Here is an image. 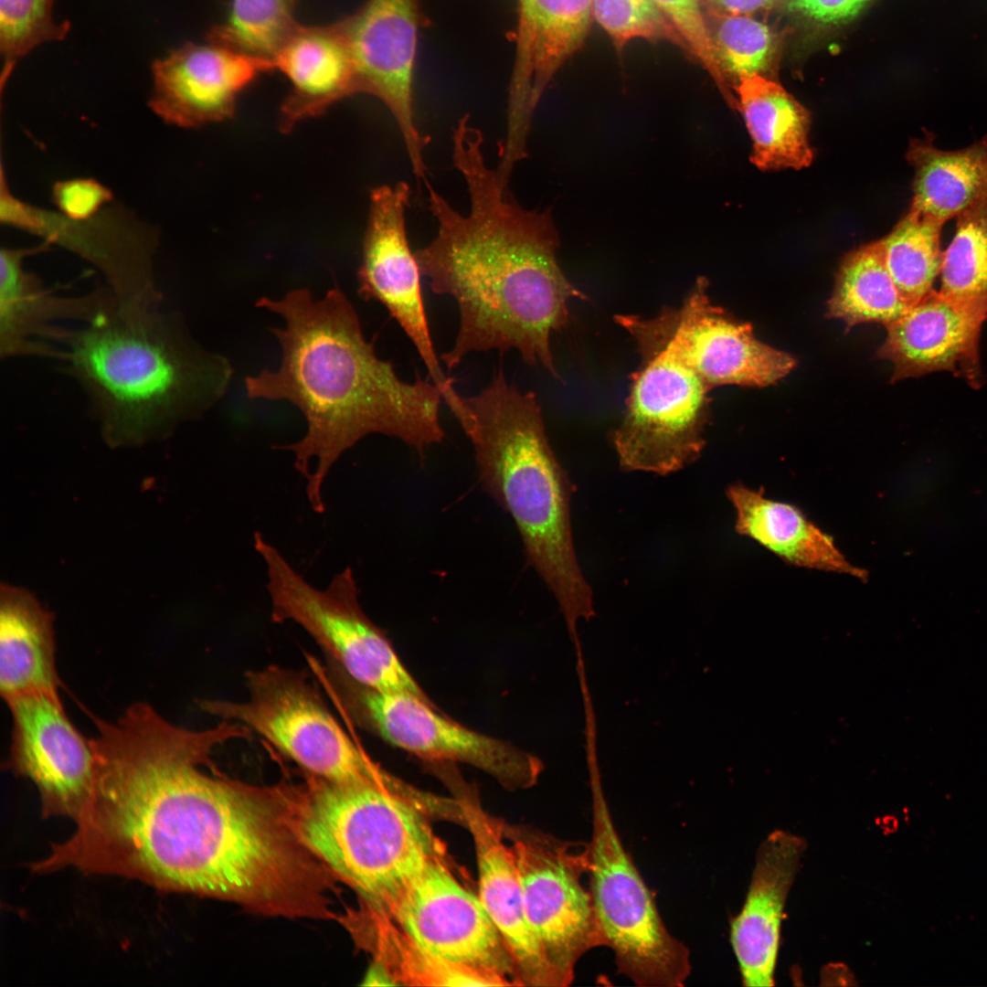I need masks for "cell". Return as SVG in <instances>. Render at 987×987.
Wrapping results in <instances>:
<instances>
[{
    "mask_svg": "<svg viewBox=\"0 0 987 987\" xmlns=\"http://www.w3.org/2000/svg\"><path fill=\"white\" fill-rule=\"evenodd\" d=\"M451 143L469 212H459L425 183L437 230L415 251L431 290L451 296L459 308L454 345L440 359L452 370L472 352L514 349L557 377L550 337L568 324V301L586 296L559 267L552 214L524 207L501 184L469 115L454 125Z\"/></svg>",
    "mask_w": 987,
    "mask_h": 987,
    "instance_id": "cell-1",
    "label": "cell"
},
{
    "mask_svg": "<svg viewBox=\"0 0 987 987\" xmlns=\"http://www.w3.org/2000/svg\"><path fill=\"white\" fill-rule=\"evenodd\" d=\"M256 305L284 320L283 327L270 329L281 359L277 370L246 377V393L251 399L286 400L303 414L304 436L279 449L293 452L314 512L324 511L323 487L333 465L364 437H395L420 452L443 440L440 389L432 381L400 379L366 341L338 287L318 300L299 288Z\"/></svg>",
    "mask_w": 987,
    "mask_h": 987,
    "instance_id": "cell-2",
    "label": "cell"
},
{
    "mask_svg": "<svg viewBox=\"0 0 987 987\" xmlns=\"http://www.w3.org/2000/svg\"><path fill=\"white\" fill-rule=\"evenodd\" d=\"M68 373L88 398L105 440L139 445L202 417L226 394L233 368L204 348L182 317L117 303L58 339Z\"/></svg>",
    "mask_w": 987,
    "mask_h": 987,
    "instance_id": "cell-3",
    "label": "cell"
},
{
    "mask_svg": "<svg viewBox=\"0 0 987 987\" xmlns=\"http://www.w3.org/2000/svg\"><path fill=\"white\" fill-rule=\"evenodd\" d=\"M480 483L515 522L526 562L554 595L570 636L596 616L593 591L574 547L570 503L574 487L546 432L533 392H523L502 370L465 398Z\"/></svg>",
    "mask_w": 987,
    "mask_h": 987,
    "instance_id": "cell-4",
    "label": "cell"
},
{
    "mask_svg": "<svg viewBox=\"0 0 987 987\" xmlns=\"http://www.w3.org/2000/svg\"><path fill=\"white\" fill-rule=\"evenodd\" d=\"M462 822L458 800L387 782H334L312 775L292 808L304 845L364 903L377 905L434 855L446 853L434 814Z\"/></svg>",
    "mask_w": 987,
    "mask_h": 987,
    "instance_id": "cell-5",
    "label": "cell"
},
{
    "mask_svg": "<svg viewBox=\"0 0 987 987\" xmlns=\"http://www.w3.org/2000/svg\"><path fill=\"white\" fill-rule=\"evenodd\" d=\"M592 799L589 891L599 926L618 971L637 986H683L688 948L667 929L654 899L625 850L604 795L597 753L586 756Z\"/></svg>",
    "mask_w": 987,
    "mask_h": 987,
    "instance_id": "cell-6",
    "label": "cell"
},
{
    "mask_svg": "<svg viewBox=\"0 0 987 987\" xmlns=\"http://www.w3.org/2000/svg\"><path fill=\"white\" fill-rule=\"evenodd\" d=\"M254 548L265 563L273 622L299 624L326 658L360 684L430 702L386 637L363 612L352 568L337 573L320 589L305 580L258 532Z\"/></svg>",
    "mask_w": 987,
    "mask_h": 987,
    "instance_id": "cell-7",
    "label": "cell"
},
{
    "mask_svg": "<svg viewBox=\"0 0 987 987\" xmlns=\"http://www.w3.org/2000/svg\"><path fill=\"white\" fill-rule=\"evenodd\" d=\"M245 678L248 701L205 700L200 708L256 731L309 775L334 782L396 779L354 743L306 672L269 665Z\"/></svg>",
    "mask_w": 987,
    "mask_h": 987,
    "instance_id": "cell-8",
    "label": "cell"
},
{
    "mask_svg": "<svg viewBox=\"0 0 987 987\" xmlns=\"http://www.w3.org/2000/svg\"><path fill=\"white\" fill-rule=\"evenodd\" d=\"M313 672L343 711L397 748L471 765L509 790L533 786L543 770L536 756L445 718L415 695L366 686L331 659L324 667L315 664Z\"/></svg>",
    "mask_w": 987,
    "mask_h": 987,
    "instance_id": "cell-9",
    "label": "cell"
},
{
    "mask_svg": "<svg viewBox=\"0 0 987 987\" xmlns=\"http://www.w3.org/2000/svg\"><path fill=\"white\" fill-rule=\"evenodd\" d=\"M699 278L679 306L652 317L617 315L642 355L667 352L692 368L712 389L721 385L762 387L786 377L795 359L760 341L749 324L712 304Z\"/></svg>",
    "mask_w": 987,
    "mask_h": 987,
    "instance_id": "cell-10",
    "label": "cell"
},
{
    "mask_svg": "<svg viewBox=\"0 0 987 987\" xmlns=\"http://www.w3.org/2000/svg\"><path fill=\"white\" fill-rule=\"evenodd\" d=\"M526 917L558 987L569 985L578 960L604 946L589 888V843L563 841L537 829L504 823Z\"/></svg>",
    "mask_w": 987,
    "mask_h": 987,
    "instance_id": "cell-11",
    "label": "cell"
},
{
    "mask_svg": "<svg viewBox=\"0 0 987 987\" xmlns=\"http://www.w3.org/2000/svg\"><path fill=\"white\" fill-rule=\"evenodd\" d=\"M641 356L612 440L623 471L667 475L701 455L711 388L667 352Z\"/></svg>",
    "mask_w": 987,
    "mask_h": 987,
    "instance_id": "cell-12",
    "label": "cell"
},
{
    "mask_svg": "<svg viewBox=\"0 0 987 987\" xmlns=\"http://www.w3.org/2000/svg\"><path fill=\"white\" fill-rule=\"evenodd\" d=\"M446 855H434L382 903L367 905L436 957L481 972L499 986H522L497 928L478 895L454 876Z\"/></svg>",
    "mask_w": 987,
    "mask_h": 987,
    "instance_id": "cell-13",
    "label": "cell"
},
{
    "mask_svg": "<svg viewBox=\"0 0 987 987\" xmlns=\"http://www.w3.org/2000/svg\"><path fill=\"white\" fill-rule=\"evenodd\" d=\"M340 22L354 56L358 93L375 96L386 105L415 177L427 182L428 138L418 127L413 107L418 38L427 22L420 0H366Z\"/></svg>",
    "mask_w": 987,
    "mask_h": 987,
    "instance_id": "cell-14",
    "label": "cell"
},
{
    "mask_svg": "<svg viewBox=\"0 0 987 987\" xmlns=\"http://www.w3.org/2000/svg\"><path fill=\"white\" fill-rule=\"evenodd\" d=\"M410 196V187L403 181L371 191L358 293L387 308L416 347L443 398L451 400L457 392L436 354L421 292L422 274L408 239L406 214Z\"/></svg>",
    "mask_w": 987,
    "mask_h": 987,
    "instance_id": "cell-15",
    "label": "cell"
},
{
    "mask_svg": "<svg viewBox=\"0 0 987 987\" xmlns=\"http://www.w3.org/2000/svg\"><path fill=\"white\" fill-rule=\"evenodd\" d=\"M7 705L13 728L5 768L36 785L44 817L75 821L95 782L91 739L72 725L60 699L30 695Z\"/></svg>",
    "mask_w": 987,
    "mask_h": 987,
    "instance_id": "cell-16",
    "label": "cell"
},
{
    "mask_svg": "<svg viewBox=\"0 0 987 987\" xmlns=\"http://www.w3.org/2000/svg\"><path fill=\"white\" fill-rule=\"evenodd\" d=\"M592 18V0H517L515 58L499 147L505 160L526 158L536 106L558 69L583 45Z\"/></svg>",
    "mask_w": 987,
    "mask_h": 987,
    "instance_id": "cell-17",
    "label": "cell"
},
{
    "mask_svg": "<svg viewBox=\"0 0 987 987\" xmlns=\"http://www.w3.org/2000/svg\"><path fill=\"white\" fill-rule=\"evenodd\" d=\"M272 70L271 61L223 44L188 42L154 61L148 105L164 122L182 128L220 122L233 116L243 90Z\"/></svg>",
    "mask_w": 987,
    "mask_h": 987,
    "instance_id": "cell-18",
    "label": "cell"
},
{
    "mask_svg": "<svg viewBox=\"0 0 987 987\" xmlns=\"http://www.w3.org/2000/svg\"><path fill=\"white\" fill-rule=\"evenodd\" d=\"M987 318L932 291L886 326L878 356L893 366L892 381L947 371L971 387L983 382L980 356Z\"/></svg>",
    "mask_w": 987,
    "mask_h": 987,
    "instance_id": "cell-19",
    "label": "cell"
},
{
    "mask_svg": "<svg viewBox=\"0 0 987 987\" xmlns=\"http://www.w3.org/2000/svg\"><path fill=\"white\" fill-rule=\"evenodd\" d=\"M46 245L29 249L2 248L0 252V356L62 358L58 343L63 331L57 322L93 321L116 304L109 289L78 296L53 292L24 268V259Z\"/></svg>",
    "mask_w": 987,
    "mask_h": 987,
    "instance_id": "cell-20",
    "label": "cell"
},
{
    "mask_svg": "<svg viewBox=\"0 0 987 987\" xmlns=\"http://www.w3.org/2000/svg\"><path fill=\"white\" fill-rule=\"evenodd\" d=\"M459 801L474 843L478 897L509 950L522 986H557L526 917L515 855L504 841V822L474 800Z\"/></svg>",
    "mask_w": 987,
    "mask_h": 987,
    "instance_id": "cell-21",
    "label": "cell"
},
{
    "mask_svg": "<svg viewBox=\"0 0 987 987\" xmlns=\"http://www.w3.org/2000/svg\"><path fill=\"white\" fill-rule=\"evenodd\" d=\"M806 849L799 835L775 830L756 854L749 887L730 923V942L746 986L774 985L784 906Z\"/></svg>",
    "mask_w": 987,
    "mask_h": 987,
    "instance_id": "cell-22",
    "label": "cell"
},
{
    "mask_svg": "<svg viewBox=\"0 0 987 987\" xmlns=\"http://www.w3.org/2000/svg\"><path fill=\"white\" fill-rule=\"evenodd\" d=\"M272 62L291 83L280 111L283 133L358 93L354 56L340 20L324 26L299 24Z\"/></svg>",
    "mask_w": 987,
    "mask_h": 987,
    "instance_id": "cell-23",
    "label": "cell"
},
{
    "mask_svg": "<svg viewBox=\"0 0 987 987\" xmlns=\"http://www.w3.org/2000/svg\"><path fill=\"white\" fill-rule=\"evenodd\" d=\"M53 618L27 590L2 585L0 692L7 703L30 695L59 698Z\"/></svg>",
    "mask_w": 987,
    "mask_h": 987,
    "instance_id": "cell-24",
    "label": "cell"
},
{
    "mask_svg": "<svg viewBox=\"0 0 987 987\" xmlns=\"http://www.w3.org/2000/svg\"><path fill=\"white\" fill-rule=\"evenodd\" d=\"M727 495L736 511L735 529L784 561L798 567L846 574L860 579L867 572L854 566L833 539L797 507L766 498L763 492L731 484Z\"/></svg>",
    "mask_w": 987,
    "mask_h": 987,
    "instance_id": "cell-25",
    "label": "cell"
},
{
    "mask_svg": "<svg viewBox=\"0 0 987 987\" xmlns=\"http://www.w3.org/2000/svg\"><path fill=\"white\" fill-rule=\"evenodd\" d=\"M751 136V161L764 170L810 165L809 111L773 79L752 76L733 89Z\"/></svg>",
    "mask_w": 987,
    "mask_h": 987,
    "instance_id": "cell-26",
    "label": "cell"
},
{
    "mask_svg": "<svg viewBox=\"0 0 987 987\" xmlns=\"http://www.w3.org/2000/svg\"><path fill=\"white\" fill-rule=\"evenodd\" d=\"M907 159L914 169L910 207L943 222L987 194V135L966 148L944 151L926 132L911 141Z\"/></svg>",
    "mask_w": 987,
    "mask_h": 987,
    "instance_id": "cell-27",
    "label": "cell"
},
{
    "mask_svg": "<svg viewBox=\"0 0 987 987\" xmlns=\"http://www.w3.org/2000/svg\"><path fill=\"white\" fill-rule=\"evenodd\" d=\"M366 944L393 985L499 986L492 978L429 952L381 910L364 903Z\"/></svg>",
    "mask_w": 987,
    "mask_h": 987,
    "instance_id": "cell-28",
    "label": "cell"
},
{
    "mask_svg": "<svg viewBox=\"0 0 987 987\" xmlns=\"http://www.w3.org/2000/svg\"><path fill=\"white\" fill-rule=\"evenodd\" d=\"M910 306L887 270L878 240L844 258L828 302V316L842 320L848 328L865 323L886 326Z\"/></svg>",
    "mask_w": 987,
    "mask_h": 987,
    "instance_id": "cell-29",
    "label": "cell"
},
{
    "mask_svg": "<svg viewBox=\"0 0 987 987\" xmlns=\"http://www.w3.org/2000/svg\"><path fill=\"white\" fill-rule=\"evenodd\" d=\"M945 222L912 207L892 231L880 239L886 265L901 296L910 305L933 291L940 274Z\"/></svg>",
    "mask_w": 987,
    "mask_h": 987,
    "instance_id": "cell-30",
    "label": "cell"
},
{
    "mask_svg": "<svg viewBox=\"0 0 987 987\" xmlns=\"http://www.w3.org/2000/svg\"><path fill=\"white\" fill-rule=\"evenodd\" d=\"M943 252L939 292L987 318V194L956 216Z\"/></svg>",
    "mask_w": 987,
    "mask_h": 987,
    "instance_id": "cell-31",
    "label": "cell"
},
{
    "mask_svg": "<svg viewBox=\"0 0 987 987\" xmlns=\"http://www.w3.org/2000/svg\"><path fill=\"white\" fill-rule=\"evenodd\" d=\"M713 50L728 87L742 79H772L781 53L782 37L754 16L706 13Z\"/></svg>",
    "mask_w": 987,
    "mask_h": 987,
    "instance_id": "cell-32",
    "label": "cell"
},
{
    "mask_svg": "<svg viewBox=\"0 0 987 987\" xmlns=\"http://www.w3.org/2000/svg\"><path fill=\"white\" fill-rule=\"evenodd\" d=\"M298 2L232 0L226 19L209 31L207 39L272 62L299 25Z\"/></svg>",
    "mask_w": 987,
    "mask_h": 987,
    "instance_id": "cell-33",
    "label": "cell"
},
{
    "mask_svg": "<svg viewBox=\"0 0 987 987\" xmlns=\"http://www.w3.org/2000/svg\"><path fill=\"white\" fill-rule=\"evenodd\" d=\"M55 0H0V51L2 89L17 62L37 46L63 40L70 23H57Z\"/></svg>",
    "mask_w": 987,
    "mask_h": 987,
    "instance_id": "cell-34",
    "label": "cell"
},
{
    "mask_svg": "<svg viewBox=\"0 0 987 987\" xmlns=\"http://www.w3.org/2000/svg\"><path fill=\"white\" fill-rule=\"evenodd\" d=\"M592 14L619 52L638 38L668 41L685 50L674 26L652 0H592Z\"/></svg>",
    "mask_w": 987,
    "mask_h": 987,
    "instance_id": "cell-35",
    "label": "cell"
},
{
    "mask_svg": "<svg viewBox=\"0 0 987 987\" xmlns=\"http://www.w3.org/2000/svg\"><path fill=\"white\" fill-rule=\"evenodd\" d=\"M675 28L690 53L710 74L726 101L736 98L717 64L708 33L704 0H652Z\"/></svg>",
    "mask_w": 987,
    "mask_h": 987,
    "instance_id": "cell-36",
    "label": "cell"
},
{
    "mask_svg": "<svg viewBox=\"0 0 987 987\" xmlns=\"http://www.w3.org/2000/svg\"><path fill=\"white\" fill-rule=\"evenodd\" d=\"M876 0H783L780 9L795 25L825 32L854 19Z\"/></svg>",
    "mask_w": 987,
    "mask_h": 987,
    "instance_id": "cell-37",
    "label": "cell"
},
{
    "mask_svg": "<svg viewBox=\"0 0 987 987\" xmlns=\"http://www.w3.org/2000/svg\"><path fill=\"white\" fill-rule=\"evenodd\" d=\"M112 197L109 188L91 178L58 181L52 189V202L66 217L75 220L91 218Z\"/></svg>",
    "mask_w": 987,
    "mask_h": 987,
    "instance_id": "cell-38",
    "label": "cell"
},
{
    "mask_svg": "<svg viewBox=\"0 0 987 987\" xmlns=\"http://www.w3.org/2000/svg\"><path fill=\"white\" fill-rule=\"evenodd\" d=\"M783 0H704L706 13L754 16L780 8Z\"/></svg>",
    "mask_w": 987,
    "mask_h": 987,
    "instance_id": "cell-39",
    "label": "cell"
}]
</instances>
